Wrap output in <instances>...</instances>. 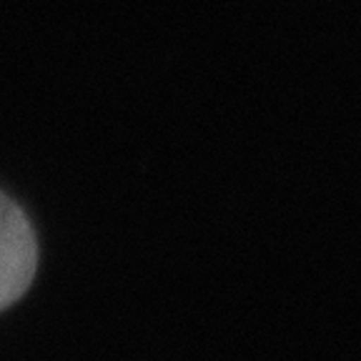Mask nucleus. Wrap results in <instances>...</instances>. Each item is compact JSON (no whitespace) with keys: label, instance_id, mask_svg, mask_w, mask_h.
<instances>
[{"label":"nucleus","instance_id":"f257e3e1","mask_svg":"<svg viewBox=\"0 0 361 361\" xmlns=\"http://www.w3.org/2000/svg\"><path fill=\"white\" fill-rule=\"evenodd\" d=\"M35 264L38 248L28 219L11 198L0 193V309L28 291Z\"/></svg>","mask_w":361,"mask_h":361}]
</instances>
